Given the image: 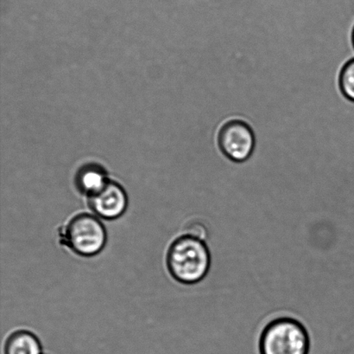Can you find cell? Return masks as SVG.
I'll use <instances>...</instances> for the list:
<instances>
[{
    "mask_svg": "<svg viewBox=\"0 0 354 354\" xmlns=\"http://www.w3.org/2000/svg\"><path fill=\"white\" fill-rule=\"evenodd\" d=\"M341 88L343 94L354 102V59L348 62L342 69Z\"/></svg>",
    "mask_w": 354,
    "mask_h": 354,
    "instance_id": "8",
    "label": "cell"
},
{
    "mask_svg": "<svg viewBox=\"0 0 354 354\" xmlns=\"http://www.w3.org/2000/svg\"><path fill=\"white\" fill-rule=\"evenodd\" d=\"M184 235L191 236V237L205 241L207 236V230L203 224L199 223V222H192L187 225Z\"/></svg>",
    "mask_w": 354,
    "mask_h": 354,
    "instance_id": "9",
    "label": "cell"
},
{
    "mask_svg": "<svg viewBox=\"0 0 354 354\" xmlns=\"http://www.w3.org/2000/svg\"><path fill=\"white\" fill-rule=\"evenodd\" d=\"M39 341L32 333L20 330L9 336L6 344V354H41Z\"/></svg>",
    "mask_w": 354,
    "mask_h": 354,
    "instance_id": "7",
    "label": "cell"
},
{
    "mask_svg": "<svg viewBox=\"0 0 354 354\" xmlns=\"http://www.w3.org/2000/svg\"><path fill=\"white\" fill-rule=\"evenodd\" d=\"M75 182L78 189L90 197L102 190L109 180L105 172L99 166H86L80 170Z\"/></svg>",
    "mask_w": 354,
    "mask_h": 354,
    "instance_id": "6",
    "label": "cell"
},
{
    "mask_svg": "<svg viewBox=\"0 0 354 354\" xmlns=\"http://www.w3.org/2000/svg\"><path fill=\"white\" fill-rule=\"evenodd\" d=\"M127 195L119 184L107 182L98 193L89 197V206L98 216L115 220L127 210Z\"/></svg>",
    "mask_w": 354,
    "mask_h": 354,
    "instance_id": "5",
    "label": "cell"
},
{
    "mask_svg": "<svg viewBox=\"0 0 354 354\" xmlns=\"http://www.w3.org/2000/svg\"><path fill=\"white\" fill-rule=\"evenodd\" d=\"M353 43H354V31H353Z\"/></svg>",
    "mask_w": 354,
    "mask_h": 354,
    "instance_id": "10",
    "label": "cell"
},
{
    "mask_svg": "<svg viewBox=\"0 0 354 354\" xmlns=\"http://www.w3.org/2000/svg\"><path fill=\"white\" fill-rule=\"evenodd\" d=\"M62 245L80 256H92L105 247L106 231L98 218L90 214L73 218L62 229Z\"/></svg>",
    "mask_w": 354,
    "mask_h": 354,
    "instance_id": "3",
    "label": "cell"
},
{
    "mask_svg": "<svg viewBox=\"0 0 354 354\" xmlns=\"http://www.w3.org/2000/svg\"><path fill=\"white\" fill-rule=\"evenodd\" d=\"M218 143L221 150L232 161H245L255 147L251 127L241 121H231L221 128Z\"/></svg>",
    "mask_w": 354,
    "mask_h": 354,
    "instance_id": "4",
    "label": "cell"
},
{
    "mask_svg": "<svg viewBox=\"0 0 354 354\" xmlns=\"http://www.w3.org/2000/svg\"><path fill=\"white\" fill-rule=\"evenodd\" d=\"M310 338L297 319H274L263 328L259 338L260 354H308Z\"/></svg>",
    "mask_w": 354,
    "mask_h": 354,
    "instance_id": "2",
    "label": "cell"
},
{
    "mask_svg": "<svg viewBox=\"0 0 354 354\" xmlns=\"http://www.w3.org/2000/svg\"><path fill=\"white\" fill-rule=\"evenodd\" d=\"M167 266L169 273L177 282L187 285L200 283L209 272V248L204 240L183 235L169 247Z\"/></svg>",
    "mask_w": 354,
    "mask_h": 354,
    "instance_id": "1",
    "label": "cell"
}]
</instances>
